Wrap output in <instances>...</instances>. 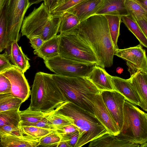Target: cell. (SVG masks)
I'll list each match as a JSON object with an SVG mask.
<instances>
[{
	"mask_svg": "<svg viewBox=\"0 0 147 147\" xmlns=\"http://www.w3.org/2000/svg\"><path fill=\"white\" fill-rule=\"evenodd\" d=\"M125 6L128 16L135 20L144 19L147 21V13L134 0H125Z\"/></svg>",
	"mask_w": 147,
	"mask_h": 147,
	"instance_id": "obj_25",
	"label": "cell"
},
{
	"mask_svg": "<svg viewBox=\"0 0 147 147\" xmlns=\"http://www.w3.org/2000/svg\"><path fill=\"white\" fill-rule=\"evenodd\" d=\"M103 100L120 131L122 127L125 97L116 90L101 91Z\"/></svg>",
	"mask_w": 147,
	"mask_h": 147,
	"instance_id": "obj_12",
	"label": "cell"
},
{
	"mask_svg": "<svg viewBox=\"0 0 147 147\" xmlns=\"http://www.w3.org/2000/svg\"><path fill=\"white\" fill-rule=\"evenodd\" d=\"M67 32L76 34L91 47L101 67L109 68L112 66L115 50L104 15L92 16Z\"/></svg>",
	"mask_w": 147,
	"mask_h": 147,
	"instance_id": "obj_1",
	"label": "cell"
},
{
	"mask_svg": "<svg viewBox=\"0 0 147 147\" xmlns=\"http://www.w3.org/2000/svg\"><path fill=\"white\" fill-rule=\"evenodd\" d=\"M46 118L49 123L56 129L69 125L74 124V120L72 118L61 114L55 110L47 115Z\"/></svg>",
	"mask_w": 147,
	"mask_h": 147,
	"instance_id": "obj_29",
	"label": "cell"
},
{
	"mask_svg": "<svg viewBox=\"0 0 147 147\" xmlns=\"http://www.w3.org/2000/svg\"><path fill=\"white\" fill-rule=\"evenodd\" d=\"M61 136L73 134L78 131V128L74 124H71L57 128L56 131Z\"/></svg>",
	"mask_w": 147,
	"mask_h": 147,
	"instance_id": "obj_38",
	"label": "cell"
},
{
	"mask_svg": "<svg viewBox=\"0 0 147 147\" xmlns=\"http://www.w3.org/2000/svg\"><path fill=\"white\" fill-rule=\"evenodd\" d=\"M45 0H29L30 5V6L34 4H38L41 2L44 1Z\"/></svg>",
	"mask_w": 147,
	"mask_h": 147,
	"instance_id": "obj_48",
	"label": "cell"
},
{
	"mask_svg": "<svg viewBox=\"0 0 147 147\" xmlns=\"http://www.w3.org/2000/svg\"><path fill=\"white\" fill-rule=\"evenodd\" d=\"M59 0H45L44 3L47 9L51 12L57 6Z\"/></svg>",
	"mask_w": 147,
	"mask_h": 147,
	"instance_id": "obj_43",
	"label": "cell"
},
{
	"mask_svg": "<svg viewBox=\"0 0 147 147\" xmlns=\"http://www.w3.org/2000/svg\"><path fill=\"white\" fill-rule=\"evenodd\" d=\"M13 65L11 63L5 53L0 55V72Z\"/></svg>",
	"mask_w": 147,
	"mask_h": 147,
	"instance_id": "obj_41",
	"label": "cell"
},
{
	"mask_svg": "<svg viewBox=\"0 0 147 147\" xmlns=\"http://www.w3.org/2000/svg\"><path fill=\"white\" fill-rule=\"evenodd\" d=\"M66 101L71 102L93 115L92 102L99 90L87 77H68L50 74Z\"/></svg>",
	"mask_w": 147,
	"mask_h": 147,
	"instance_id": "obj_2",
	"label": "cell"
},
{
	"mask_svg": "<svg viewBox=\"0 0 147 147\" xmlns=\"http://www.w3.org/2000/svg\"><path fill=\"white\" fill-rule=\"evenodd\" d=\"M46 116H47L41 120L34 123L25 122L21 121L20 125L21 126H32L52 131H56V128L49 123Z\"/></svg>",
	"mask_w": 147,
	"mask_h": 147,
	"instance_id": "obj_36",
	"label": "cell"
},
{
	"mask_svg": "<svg viewBox=\"0 0 147 147\" xmlns=\"http://www.w3.org/2000/svg\"><path fill=\"white\" fill-rule=\"evenodd\" d=\"M134 20L137 23L147 39V21L144 19Z\"/></svg>",
	"mask_w": 147,
	"mask_h": 147,
	"instance_id": "obj_44",
	"label": "cell"
},
{
	"mask_svg": "<svg viewBox=\"0 0 147 147\" xmlns=\"http://www.w3.org/2000/svg\"><path fill=\"white\" fill-rule=\"evenodd\" d=\"M140 147H147V142L144 143L140 145Z\"/></svg>",
	"mask_w": 147,
	"mask_h": 147,
	"instance_id": "obj_51",
	"label": "cell"
},
{
	"mask_svg": "<svg viewBox=\"0 0 147 147\" xmlns=\"http://www.w3.org/2000/svg\"><path fill=\"white\" fill-rule=\"evenodd\" d=\"M121 22L136 37L142 45L147 48V39L136 22L129 16L121 17Z\"/></svg>",
	"mask_w": 147,
	"mask_h": 147,
	"instance_id": "obj_22",
	"label": "cell"
},
{
	"mask_svg": "<svg viewBox=\"0 0 147 147\" xmlns=\"http://www.w3.org/2000/svg\"><path fill=\"white\" fill-rule=\"evenodd\" d=\"M140 145L131 143L108 132L90 141L89 147H139Z\"/></svg>",
	"mask_w": 147,
	"mask_h": 147,
	"instance_id": "obj_18",
	"label": "cell"
},
{
	"mask_svg": "<svg viewBox=\"0 0 147 147\" xmlns=\"http://www.w3.org/2000/svg\"><path fill=\"white\" fill-rule=\"evenodd\" d=\"M102 0H86L66 11L76 15L80 22L95 15Z\"/></svg>",
	"mask_w": 147,
	"mask_h": 147,
	"instance_id": "obj_19",
	"label": "cell"
},
{
	"mask_svg": "<svg viewBox=\"0 0 147 147\" xmlns=\"http://www.w3.org/2000/svg\"><path fill=\"white\" fill-rule=\"evenodd\" d=\"M61 139V136L56 131H53L39 140L38 147H57Z\"/></svg>",
	"mask_w": 147,
	"mask_h": 147,
	"instance_id": "obj_32",
	"label": "cell"
},
{
	"mask_svg": "<svg viewBox=\"0 0 147 147\" xmlns=\"http://www.w3.org/2000/svg\"><path fill=\"white\" fill-rule=\"evenodd\" d=\"M59 35V55L74 61L94 63L100 66V61L92 49L77 34L67 32Z\"/></svg>",
	"mask_w": 147,
	"mask_h": 147,
	"instance_id": "obj_7",
	"label": "cell"
},
{
	"mask_svg": "<svg viewBox=\"0 0 147 147\" xmlns=\"http://www.w3.org/2000/svg\"><path fill=\"white\" fill-rule=\"evenodd\" d=\"M9 80L11 93L14 96L22 100L23 102L29 98L31 90L24 73L18 67L13 65L0 72Z\"/></svg>",
	"mask_w": 147,
	"mask_h": 147,
	"instance_id": "obj_11",
	"label": "cell"
},
{
	"mask_svg": "<svg viewBox=\"0 0 147 147\" xmlns=\"http://www.w3.org/2000/svg\"><path fill=\"white\" fill-rule=\"evenodd\" d=\"M66 0H65V1H66Z\"/></svg>",
	"mask_w": 147,
	"mask_h": 147,
	"instance_id": "obj_53",
	"label": "cell"
},
{
	"mask_svg": "<svg viewBox=\"0 0 147 147\" xmlns=\"http://www.w3.org/2000/svg\"><path fill=\"white\" fill-rule=\"evenodd\" d=\"M55 110L74 120L79 132L76 147H81L108 132L94 115L71 102L65 101Z\"/></svg>",
	"mask_w": 147,
	"mask_h": 147,
	"instance_id": "obj_4",
	"label": "cell"
},
{
	"mask_svg": "<svg viewBox=\"0 0 147 147\" xmlns=\"http://www.w3.org/2000/svg\"><path fill=\"white\" fill-rule=\"evenodd\" d=\"M138 3L147 13V0H134Z\"/></svg>",
	"mask_w": 147,
	"mask_h": 147,
	"instance_id": "obj_45",
	"label": "cell"
},
{
	"mask_svg": "<svg viewBox=\"0 0 147 147\" xmlns=\"http://www.w3.org/2000/svg\"><path fill=\"white\" fill-rule=\"evenodd\" d=\"M44 63L47 67L55 74L68 77H88L96 65L74 61L59 55L44 60Z\"/></svg>",
	"mask_w": 147,
	"mask_h": 147,
	"instance_id": "obj_9",
	"label": "cell"
},
{
	"mask_svg": "<svg viewBox=\"0 0 147 147\" xmlns=\"http://www.w3.org/2000/svg\"><path fill=\"white\" fill-rule=\"evenodd\" d=\"M0 52L9 46L7 29L6 21L3 10L0 12Z\"/></svg>",
	"mask_w": 147,
	"mask_h": 147,
	"instance_id": "obj_31",
	"label": "cell"
},
{
	"mask_svg": "<svg viewBox=\"0 0 147 147\" xmlns=\"http://www.w3.org/2000/svg\"><path fill=\"white\" fill-rule=\"evenodd\" d=\"M11 93V85L9 79L0 73V94Z\"/></svg>",
	"mask_w": 147,
	"mask_h": 147,
	"instance_id": "obj_37",
	"label": "cell"
},
{
	"mask_svg": "<svg viewBox=\"0 0 147 147\" xmlns=\"http://www.w3.org/2000/svg\"><path fill=\"white\" fill-rule=\"evenodd\" d=\"M30 96V109L45 113L52 112L66 101L50 74L42 72L35 75Z\"/></svg>",
	"mask_w": 147,
	"mask_h": 147,
	"instance_id": "obj_3",
	"label": "cell"
},
{
	"mask_svg": "<svg viewBox=\"0 0 147 147\" xmlns=\"http://www.w3.org/2000/svg\"><path fill=\"white\" fill-rule=\"evenodd\" d=\"M5 53L10 61L13 65L15 60L18 55L21 47L19 46L17 42H12L6 48Z\"/></svg>",
	"mask_w": 147,
	"mask_h": 147,
	"instance_id": "obj_35",
	"label": "cell"
},
{
	"mask_svg": "<svg viewBox=\"0 0 147 147\" xmlns=\"http://www.w3.org/2000/svg\"><path fill=\"white\" fill-rule=\"evenodd\" d=\"M0 143L4 147H37L39 140L24 134L19 128L17 130L0 135Z\"/></svg>",
	"mask_w": 147,
	"mask_h": 147,
	"instance_id": "obj_14",
	"label": "cell"
},
{
	"mask_svg": "<svg viewBox=\"0 0 147 147\" xmlns=\"http://www.w3.org/2000/svg\"><path fill=\"white\" fill-rule=\"evenodd\" d=\"M111 78L115 90L123 95L126 100L135 105L139 106V98L131 83L130 78L125 79L112 76Z\"/></svg>",
	"mask_w": 147,
	"mask_h": 147,
	"instance_id": "obj_15",
	"label": "cell"
},
{
	"mask_svg": "<svg viewBox=\"0 0 147 147\" xmlns=\"http://www.w3.org/2000/svg\"><path fill=\"white\" fill-rule=\"evenodd\" d=\"M111 76L104 68L96 65L88 77L100 91L114 90Z\"/></svg>",
	"mask_w": 147,
	"mask_h": 147,
	"instance_id": "obj_16",
	"label": "cell"
},
{
	"mask_svg": "<svg viewBox=\"0 0 147 147\" xmlns=\"http://www.w3.org/2000/svg\"><path fill=\"white\" fill-rule=\"evenodd\" d=\"M57 147H69V146L65 141L61 140L59 144Z\"/></svg>",
	"mask_w": 147,
	"mask_h": 147,
	"instance_id": "obj_47",
	"label": "cell"
},
{
	"mask_svg": "<svg viewBox=\"0 0 147 147\" xmlns=\"http://www.w3.org/2000/svg\"><path fill=\"white\" fill-rule=\"evenodd\" d=\"M30 7L29 0H7L4 9L10 45L19 40V31L25 15Z\"/></svg>",
	"mask_w": 147,
	"mask_h": 147,
	"instance_id": "obj_8",
	"label": "cell"
},
{
	"mask_svg": "<svg viewBox=\"0 0 147 147\" xmlns=\"http://www.w3.org/2000/svg\"><path fill=\"white\" fill-rule=\"evenodd\" d=\"M92 104L95 117L108 133L115 136L119 134L120 129L106 107L100 93L95 96Z\"/></svg>",
	"mask_w": 147,
	"mask_h": 147,
	"instance_id": "obj_13",
	"label": "cell"
},
{
	"mask_svg": "<svg viewBox=\"0 0 147 147\" xmlns=\"http://www.w3.org/2000/svg\"><path fill=\"white\" fill-rule=\"evenodd\" d=\"M146 118L147 119V113H146Z\"/></svg>",
	"mask_w": 147,
	"mask_h": 147,
	"instance_id": "obj_52",
	"label": "cell"
},
{
	"mask_svg": "<svg viewBox=\"0 0 147 147\" xmlns=\"http://www.w3.org/2000/svg\"><path fill=\"white\" fill-rule=\"evenodd\" d=\"M19 126L5 125L0 127V135L7 134L18 129Z\"/></svg>",
	"mask_w": 147,
	"mask_h": 147,
	"instance_id": "obj_42",
	"label": "cell"
},
{
	"mask_svg": "<svg viewBox=\"0 0 147 147\" xmlns=\"http://www.w3.org/2000/svg\"><path fill=\"white\" fill-rule=\"evenodd\" d=\"M7 0H0V12L4 9Z\"/></svg>",
	"mask_w": 147,
	"mask_h": 147,
	"instance_id": "obj_46",
	"label": "cell"
},
{
	"mask_svg": "<svg viewBox=\"0 0 147 147\" xmlns=\"http://www.w3.org/2000/svg\"><path fill=\"white\" fill-rule=\"evenodd\" d=\"M61 136V140L65 141L69 147H76L78 139L79 132L78 131L70 134Z\"/></svg>",
	"mask_w": 147,
	"mask_h": 147,
	"instance_id": "obj_39",
	"label": "cell"
},
{
	"mask_svg": "<svg viewBox=\"0 0 147 147\" xmlns=\"http://www.w3.org/2000/svg\"><path fill=\"white\" fill-rule=\"evenodd\" d=\"M29 39L31 46L34 50L39 49L45 42L40 36H34Z\"/></svg>",
	"mask_w": 147,
	"mask_h": 147,
	"instance_id": "obj_40",
	"label": "cell"
},
{
	"mask_svg": "<svg viewBox=\"0 0 147 147\" xmlns=\"http://www.w3.org/2000/svg\"><path fill=\"white\" fill-rule=\"evenodd\" d=\"M80 23L79 19L76 15L70 12L65 11L61 17L59 32L60 34L65 33Z\"/></svg>",
	"mask_w": 147,
	"mask_h": 147,
	"instance_id": "obj_26",
	"label": "cell"
},
{
	"mask_svg": "<svg viewBox=\"0 0 147 147\" xmlns=\"http://www.w3.org/2000/svg\"><path fill=\"white\" fill-rule=\"evenodd\" d=\"M19 109L0 112V127L5 125L19 126L21 121Z\"/></svg>",
	"mask_w": 147,
	"mask_h": 147,
	"instance_id": "obj_27",
	"label": "cell"
},
{
	"mask_svg": "<svg viewBox=\"0 0 147 147\" xmlns=\"http://www.w3.org/2000/svg\"><path fill=\"white\" fill-rule=\"evenodd\" d=\"M125 0H103L95 14L121 17L128 16L125 6Z\"/></svg>",
	"mask_w": 147,
	"mask_h": 147,
	"instance_id": "obj_20",
	"label": "cell"
},
{
	"mask_svg": "<svg viewBox=\"0 0 147 147\" xmlns=\"http://www.w3.org/2000/svg\"><path fill=\"white\" fill-rule=\"evenodd\" d=\"M51 113H45L40 111L33 110L29 107L24 110L20 111L19 115L21 121L34 123L41 120Z\"/></svg>",
	"mask_w": 147,
	"mask_h": 147,
	"instance_id": "obj_28",
	"label": "cell"
},
{
	"mask_svg": "<svg viewBox=\"0 0 147 147\" xmlns=\"http://www.w3.org/2000/svg\"><path fill=\"white\" fill-rule=\"evenodd\" d=\"M86 0H66L53 9L50 13L53 15H61L64 12Z\"/></svg>",
	"mask_w": 147,
	"mask_h": 147,
	"instance_id": "obj_33",
	"label": "cell"
},
{
	"mask_svg": "<svg viewBox=\"0 0 147 147\" xmlns=\"http://www.w3.org/2000/svg\"><path fill=\"white\" fill-rule=\"evenodd\" d=\"M114 55L125 60L130 76L139 71L147 73V56L140 45L129 48L116 50Z\"/></svg>",
	"mask_w": 147,
	"mask_h": 147,
	"instance_id": "obj_10",
	"label": "cell"
},
{
	"mask_svg": "<svg viewBox=\"0 0 147 147\" xmlns=\"http://www.w3.org/2000/svg\"><path fill=\"white\" fill-rule=\"evenodd\" d=\"M29 60L30 59L24 54L21 49L15 60L13 65L19 68L24 73L30 67L29 62Z\"/></svg>",
	"mask_w": 147,
	"mask_h": 147,
	"instance_id": "obj_34",
	"label": "cell"
},
{
	"mask_svg": "<svg viewBox=\"0 0 147 147\" xmlns=\"http://www.w3.org/2000/svg\"><path fill=\"white\" fill-rule=\"evenodd\" d=\"M20 127L24 134L39 140L53 131L32 126H21L20 125Z\"/></svg>",
	"mask_w": 147,
	"mask_h": 147,
	"instance_id": "obj_30",
	"label": "cell"
},
{
	"mask_svg": "<svg viewBox=\"0 0 147 147\" xmlns=\"http://www.w3.org/2000/svg\"><path fill=\"white\" fill-rule=\"evenodd\" d=\"M59 42L60 36L57 35L45 41L39 49L34 50V53L44 60L59 55Z\"/></svg>",
	"mask_w": 147,
	"mask_h": 147,
	"instance_id": "obj_21",
	"label": "cell"
},
{
	"mask_svg": "<svg viewBox=\"0 0 147 147\" xmlns=\"http://www.w3.org/2000/svg\"><path fill=\"white\" fill-rule=\"evenodd\" d=\"M122 69L119 67H117L116 69L117 72L118 74H121L122 72Z\"/></svg>",
	"mask_w": 147,
	"mask_h": 147,
	"instance_id": "obj_49",
	"label": "cell"
},
{
	"mask_svg": "<svg viewBox=\"0 0 147 147\" xmlns=\"http://www.w3.org/2000/svg\"><path fill=\"white\" fill-rule=\"evenodd\" d=\"M23 102L22 99L14 96L11 93L0 94V112L20 109Z\"/></svg>",
	"mask_w": 147,
	"mask_h": 147,
	"instance_id": "obj_24",
	"label": "cell"
},
{
	"mask_svg": "<svg viewBox=\"0 0 147 147\" xmlns=\"http://www.w3.org/2000/svg\"><path fill=\"white\" fill-rule=\"evenodd\" d=\"M122 127L117 136L127 142L140 145L147 142L146 113L125 100L123 106Z\"/></svg>",
	"mask_w": 147,
	"mask_h": 147,
	"instance_id": "obj_6",
	"label": "cell"
},
{
	"mask_svg": "<svg viewBox=\"0 0 147 147\" xmlns=\"http://www.w3.org/2000/svg\"><path fill=\"white\" fill-rule=\"evenodd\" d=\"M108 24L110 35L115 51L119 49L117 42L120 34V26L121 17L118 16L104 15Z\"/></svg>",
	"mask_w": 147,
	"mask_h": 147,
	"instance_id": "obj_23",
	"label": "cell"
},
{
	"mask_svg": "<svg viewBox=\"0 0 147 147\" xmlns=\"http://www.w3.org/2000/svg\"><path fill=\"white\" fill-rule=\"evenodd\" d=\"M65 0H59L58 2V4L57 5V7L58 6H59V5H60L61 4H62L65 1Z\"/></svg>",
	"mask_w": 147,
	"mask_h": 147,
	"instance_id": "obj_50",
	"label": "cell"
},
{
	"mask_svg": "<svg viewBox=\"0 0 147 147\" xmlns=\"http://www.w3.org/2000/svg\"><path fill=\"white\" fill-rule=\"evenodd\" d=\"M129 78L139 98V106L147 112V73L139 71Z\"/></svg>",
	"mask_w": 147,
	"mask_h": 147,
	"instance_id": "obj_17",
	"label": "cell"
},
{
	"mask_svg": "<svg viewBox=\"0 0 147 147\" xmlns=\"http://www.w3.org/2000/svg\"><path fill=\"white\" fill-rule=\"evenodd\" d=\"M62 15L52 14L42 3L24 19L21 28L22 36L28 39L40 36L45 41L52 38L59 32Z\"/></svg>",
	"mask_w": 147,
	"mask_h": 147,
	"instance_id": "obj_5",
	"label": "cell"
}]
</instances>
